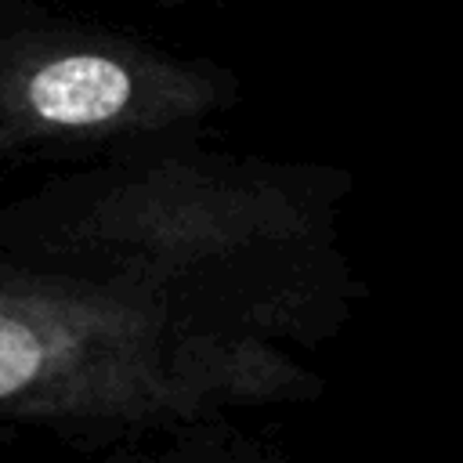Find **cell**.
<instances>
[{"instance_id":"1","label":"cell","mask_w":463,"mask_h":463,"mask_svg":"<svg viewBox=\"0 0 463 463\" xmlns=\"http://www.w3.org/2000/svg\"><path fill=\"white\" fill-rule=\"evenodd\" d=\"M351 174L206 152L184 137L112 148L0 206V260L123 286L181 322L322 347L365 286L340 246Z\"/></svg>"},{"instance_id":"2","label":"cell","mask_w":463,"mask_h":463,"mask_svg":"<svg viewBox=\"0 0 463 463\" xmlns=\"http://www.w3.org/2000/svg\"><path fill=\"white\" fill-rule=\"evenodd\" d=\"M322 391L289 347L203 333L112 282L0 260V423L105 449Z\"/></svg>"},{"instance_id":"3","label":"cell","mask_w":463,"mask_h":463,"mask_svg":"<svg viewBox=\"0 0 463 463\" xmlns=\"http://www.w3.org/2000/svg\"><path fill=\"white\" fill-rule=\"evenodd\" d=\"M235 101L232 72L83 29L0 33V170L33 152L184 137Z\"/></svg>"},{"instance_id":"4","label":"cell","mask_w":463,"mask_h":463,"mask_svg":"<svg viewBox=\"0 0 463 463\" xmlns=\"http://www.w3.org/2000/svg\"><path fill=\"white\" fill-rule=\"evenodd\" d=\"M90 463H297L282 445L242 430L232 416L192 420L94 449Z\"/></svg>"},{"instance_id":"5","label":"cell","mask_w":463,"mask_h":463,"mask_svg":"<svg viewBox=\"0 0 463 463\" xmlns=\"http://www.w3.org/2000/svg\"><path fill=\"white\" fill-rule=\"evenodd\" d=\"M11 441V423H0V449Z\"/></svg>"},{"instance_id":"6","label":"cell","mask_w":463,"mask_h":463,"mask_svg":"<svg viewBox=\"0 0 463 463\" xmlns=\"http://www.w3.org/2000/svg\"><path fill=\"white\" fill-rule=\"evenodd\" d=\"M163 4H170V0H163Z\"/></svg>"}]
</instances>
